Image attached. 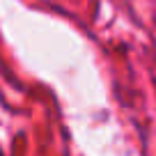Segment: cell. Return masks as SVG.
<instances>
[{"mask_svg": "<svg viewBox=\"0 0 156 156\" xmlns=\"http://www.w3.org/2000/svg\"><path fill=\"white\" fill-rule=\"evenodd\" d=\"M0 156H5V154H2V149H0Z\"/></svg>", "mask_w": 156, "mask_h": 156, "instance_id": "6da1fadb", "label": "cell"}]
</instances>
